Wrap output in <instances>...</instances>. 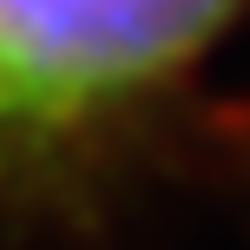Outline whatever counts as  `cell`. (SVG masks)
Instances as JSON below:
<instances>
[{
  "label": "cell",
  "mask_w": 250,
  "mask_h": 250,
  "mask_svg": "<svg viewBox=\"0 0 250 250\" xmlns=\"http://www.w3.org/2000/svg\"><path fill=\"white\" fill-rule=\"evenodd\" d=\"M250 0H0V171L138 119Z\"/></svg>",
  "instance_id": "obj_1"
}]
</instances>
